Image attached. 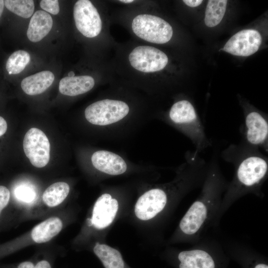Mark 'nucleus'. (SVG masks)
<instances>
[{"label": "nucleus", "mask_w": 268, "mask_h": 268, "mask_svg": "<svg viewBox=\"0 0 268 268\" xmlns=\"http://www.w3.org/2000/svg\"><path fill=\"white\" fill-rule=\"evenodd\" d=\"M4 7V0H0V17H1Z\"/></svg>", "instance_id": "nucleus-29"}, {"label": "nucleus", "mask_w": 268, "mask_h": 268, "mask_svg": "<svg viewBox=\"0 0 268 268\" xmlns=\"http://www.w3.org/2000/svg\"><path fill=\"white\" fill-rule=\"evenodd\" d=\"M219 240L229 259L241 268H268V257L250 246L229 238Z\"/></svg>", "instance_id": "nucleus-8"}, {"label": "nucleus", "mask_w": 268, "mask_h": 268, "mask_svg": "<svg viewBox=\"0 0 268 268\" xmlns=\"http://www.w3.org/2000/svg\"><path fill=\"white\" fill-rule=\"evenodd\" d=\"M227 1L226 0H209L205 11L204 23L209 27L217 25L225 14Z\"/></svg>", "instance_id": "nucleus-20"}, {"label": "nucleus", "mask_w": 268, "mask_h": 268, "mask_svg": "<svg viewBox=\"0 0 268 268\" xmlns=\"http://www.w3.org/2000/svg\"><path fill=\"white\" fill-rule=\"evenodd\" d=\"M70 190L68 184L64 182H58L49 186L44 192L42 200L50 207H54L62 203L68 196Z\"/></svg>", "instance_id": "nucleus-19"}, {"label": "nucleus", "mask_w": 268, "mask_h": 268, "mask_svg": "<svg viewBox=\"0 0 268 268\" xmlns=\"http://www.w3.org/2000/svg\"><path fill=\"white\" fill-rule=\"evenodd\" d=\"M91 162L98 170L111 175H119L124 173L127 165L120 155L104 150H98L93 153Z\"/></svg>", "instance_id": "nucleus-14"}, {"label": "nucleus", "mask_w": 268, "mask_h": 268, "mask_svg": "<svg viewBox=\"0 0 268 268\" xmlns=\"http://www.w3.org/2000/svg\"><path fill=\"white\" fill-rule=\"evenodd\" d=\"M132 27L137 36L153 43H166L173 35L172 27L168 22L151 14L137 15L133 20Z\"/></svg>", "instance_id": "nucleus-5"}, {"label": "nucleus", "mask_w": 268, "mask_h": 268, "mask_svg": "<svg viewBox=\"0 0 268 268\" xmlns=\"http://www.w3.org/2000/svg\"><path fill=\"white\" fill-rule=\"evenodd\" d=\"M4 6L12 13L23 18L31 17L34 10L32 0H5Z\"/></svg>", "instance_id": "nucleus-22"}, {"label": "nucleus", "mask_w": 268, "mask_h": 268, "mask_svg": "<svg viewBox=\"0 0 268 268\" xmlns=\"http://www.w3.org/2000/svg\"><path fill=\"white\" fill-rule=\"evenodd\" d=\"M218 151L215 149L209 162L200 194L179 222L174 241L192 245L210 230H218L217 215L229 181L220 168Z\"/></svg>", "instance_id": "nucleus-1"}, {"label": "nucleus", "mask_w": 268, "mask_h": 268, "mask_svg": "<svg viewBox=\"0 0 268 268\" xmlns=\"http://www.w3.org/2000/svg\"><path fill=\"white\" fill-rule=\"evenodd\" d=\"M130 108L124 101L103 99L90 104L85 110L86 119L97 126H107L117 123L129 113Z\"/></svg>", "instance_id": "nucleus-6"}, {"label": "nucleus", "mask_w": 268, "mask_h": 268, "mask_svg": "<svg viewBox=\"0 0 268 268\" xmlns=\"http://www.w3.org/2000/svg\"><path fill=\"white\" fill-rule=\"evenodd\" d=\"M55 79L53 73L44 70L24 78L21 82L22 90L29 95L40 94L47 89Z\"/></svg>", "instance_id": "nucleus-17"}, {"label": "nucleus", "mask_w": 268, "mask_h": 268, "mask_svg": "<svg viewBox=\"0 0 268 268\" xmlns=\"http://www.w3.org/2000/svg\"><path fill=\"white\" fill-rule=\"evenodd\" d=\"M23 147L31 163L37 168H42L48 163L50 157L49 140L41 130L32 128L25 134Z\"/></svg>", "instance_id": "nucleus-9"}, {"label": "nucleus", "mask_w": 268, "mask_h": 268, "mask_svg": "<svg viewBox=\"0 0 268 268\" xmlns=\"http://www.w3.org/2000/svg\"><path fill=\"white\" fill-rule=\"evenodd\" d=\"M40 7L46 11L56 15L60 11L59 1L57 0H42L40 2Z\"/></svg>", "instance_id": "nucleus-24"}, {"label": "nucleus", "mask_w": 268, "mask_h": 268, "mask_svg": "<svg viewBox=\"0 0 268 268\" xmlns=\"http://www.w3.org/2000/svg\"><path fill=\"white\" fill-rule=\"evenodd\" d=\"M73 17L77 30L85 37L93 38L102 29L100 15L92 2L88 0H79L73 7Z\"/></svg>", "instance_id": "nucleus-11"}, {"label": "nucleus", "mask_w": 268, "mask_h": 268, "mask_svg": "<svg viewBox=\"0 0 268 268\" xmlns=\"http://www.w3.org/2000/svg\"><path fill=\"white\" fill-rule=\"evenodd\" d=\"M30 61L29 54L24 50L16 51L7 59L5 68L9 74H17L25 68Z\"/></svg>", "instance_id": "nucleus-21"}, {"label": "nucleus", "mask_w": 268, "mask_h": 268, "mask_svg": "<svg viewBox=\"0 0 268 268\" xmlns=\"http://www.w3.org/2000/svg\"><path fill=\"white\" fill-rule=\"evenodd\" d=\"M244 123L240 129L242 140L268 151V120L266 116L254 109H245Z\"/></svg>", "instance_id": "nucleus-7"}, {"label": "nucleus", "mask_w": 268, "mask_h": 268, "mask_svg": "<svg viewBox=\"0 0 268 268\" xmlns=\"http://www.w3.org/2000/svg\"><path fill=\"white\" fill-rule=\"evenodd\" d=\"M165 258L176 268H228L230 260L219 239L209 234L188 249L169 252Z\"/></svg>", "instance_id": "nucleus-3"}, {"label": "nucleus", "mask_w": 268, "mask_h": 268, "mask_svg": "<svg viewBox=\"0 0 268 268\" xmlns=\"http://www.w3.org/2000/svg\"><path fill=\"white\" fill-rule=\"evenodd\" d=\"M10 197L8 189L3 185H0V214L2 209L8 204Z\"/></svg>", "instance_id": "nucleus-25"}, {"label": "nucleus", "mask_w": 268, "mask_h": 268, "mask_svg": "<svg viewBox=\"0 0 268 268\" xmlns=\"http://www.w3.org/2000/svg\"><path fill=\"white\" fill-rule=\"evenodd\" d=\"M169 122L182 132L194 144L199 154L213 145L192 103L187 99L176 102L168 113Z\"/></svg>", "instance_id": "nucleus-4"}, {"label": "nucleus", "mask_w": 268, "mask_h": 268, "mask_svg": "<svg viewBox=\"0 0 268 268\" xmlns=\"http://www.w3.org/2000/svg\"><path fill=\"white\" fill-rule=\"evenodd\" d=\"M15 197L20 201L29 202L35 198V191L28 185H22L17 186L14 190Z\"/></svg>", "instance_id": "nucleus-23"}, {"label": "nucleus", "mask_w": 268, "mask_h": 268, "mask_svg": "<svg viewBox=\"0 0 268 268\" xmlns=\"http://www.w3.org/2000/svg\"><path fill=\"white\" fill-rule=\"evenodd\" d=\"M183 1L187 5L194 7L200 5L203 1L201 0H184Z\"/></svg>", "instance_id": "nucleus-28"}, {"label": "nucleus", "mask_w": 268, "mask_h": 268, "mask_svg": "<svg viewBox=\"0 0 268 268\" xmlns=\"http://www.w3.org/2000/svg\"><path fill=\"white\" fill-rule=\"evenodd\" d=\"M8 126L6 119L2 116H0V140L6 134L8 130Z\"/></svg>", "instance_id": "nucleus-26"}, {"label": "nucleus", "mask_w": 268, "mask_h": 268, "mask_svg": "<svg viewBox=\"0 0 268 268\" xmlns=\"http://www.w3.org/2000/svg\"><path fill=\"white\" fill-rule=\"evenodd\" d=\"M51 16L43 10H37L32 15L30 20L27 36L33 42L43 39L51 31L53 26Z\"/></svg>", "instance_id": "nucleus-15"}, {"label": "nucleus", "mask_w": 268, "mask_h": 268, "mask_svg": "<svg viewBox=\"0 0 268 268\" xmlns=\"http://www.w3.org/2000/svg\"><path fill=\"white\" fill-rule=\"evenodd\" d=\"M262 41V36L256 30H243L232 36L222 50L234 56L248 57L258 51Z\"/></svg>", "instance_id": "nucleus-12"}, {"label": "nucleus", "mask_w": 268, "mask_h": 268, "mask_svg": "<svg viewBox=\"0 0 268 268\" xmlns=\"http://www.w3.org/2000/svg\"><path fill=\"white\" fill-rule=\"evenodd\" d=\"M118 207L116 199L112 198L109 194H102L94 205L90 220L91 224L98 229L108 227L115 219Z\"/></svg>", "instance_id": "nucleus-13"}, {"label": "nucleus", "mask_w": 268, "mask_h": 268, "mask_svg": "<svg viewBox=\"0 0 268 268\" xmlns=\"http://www.w3.org/2000/svg\"><path fill=\"white\" fill-rule=\"evenodd\" d=\"M63 222L58 217H50L36 225L31 230V237L36 243H46L62 230Z\"/></svg>", "instance_id": "nucleus-18"}, {"label": "nucleus", "mask_w": 268, "mask_h": 268, "mask_svg": "<svg viewBox=\"0 0 268 268\" xmlns=\"http://www.w3.org/2000/svg\"><path fill=\"white\" fill-rule=\"evenodd\" d=\"M69 76V77H73V76H74V72L73 71H70L69 72H68V76Z\"/></svg>", "instance_id": "nucleus-31"}, {"label": "nucleus", "mask_w": 268, "mask_h": 268, "mask_svg": "<svg viewBox=\"0 0 268 268\" xmlns=\"http://www.w3.org/2000/svg\"><path fill=\"white\" fill-rule=\"evenodd\" d=\"M36 262L31 260L23 261L18 264L14 268H35Z\"/></svg>", "instance_id": "nucleus-27"}, {"label": "nucleus", "mask_w": 268, "mask_h": 268, "mask_svg": "<svg viewBox=\"0 0 268 268\" xmlns=\"http://www.w3.org/2000/svg\"><path fill=\"white\" fill-rule=\"evenodd\" d=\"M129 60L131 66L143 72H153L163 69L167 65L166 54L155 47L139 46L130 53Z\"/></svg>", "instance_id": "nucleus-10"}, {"label": "nucleus", "mask_w": 268, "mask_h": 268, "mask_svg": "<svg viewBox=\"0 0 268 268\" xmlns=\"http://www.w3.org/2000/svg\"><path fill=\"white\" fill-rule=\"evenodd\" d=\"M222 158L234 167L232 180L228 182L218 215L219 224L223 215L237 200L248 194L263 199V187L268 176V157L260 149L243 140L232 144L221 153Z\"/></svg>", "instance_id": "nucleus-2"}, {"label": "nucleus", "mask_w": 268, "mask_h": 268, "mask_svg": "<svg viewBox=\"0 0 268 268\" xmlns=\"http://www.w3.org/2000/svg\"><path fill=\"white\" fill-rule=\"evenodd\" d=\"M120 1H121L122 2H125V3H131V2H134V0H120Z\"/></svg>", "instance_id": "nucleus-30"}, {"label": "nucleus", "mask_w": 268, "mask_h": 268, "mask_svg": "<svg viewBox=\"0 0 268 268\" xmlns=\"http://www.w3.org/2000/svg\"><path fill=\"white\" fill-rule=\"evenodd\" d=\"M94 84V78L89 75L66 76L60 80L59 89L63 95L75 96L90 91Z\"/></svg>", "instance_id": "nucleus-16"}]
</instances>
